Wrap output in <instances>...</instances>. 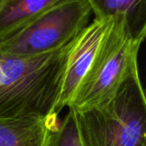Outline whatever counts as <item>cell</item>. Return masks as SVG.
Here are the masks:
<instances>
[{"mask_svg": "<svg viewBox=\"0 0 146 146\" xmlns=\"http://www.w3.org/2000/svg\"><path fill=\"white\" fill-rule=\"evenodd\" d=\"M74 40L36 57L0 55V119L56 115L61 79Z\"/></svg>", "mask_w": 146, "mask_h": 146, "instance_id": "6da1fadb", "label": "cell"}, {"mask_svg": "<svg viewBox=\"0 0 146 146\" xmlns=\"http://www.w3.org/2000/svg\"><path fill=\"white\" fill-rule=\"evenodd\" d=\"M74 111L82 146H146V98L139 71L108 101Z\"/></svg>", "mask_w": 146, "mask_h": 146, "instance_id": "7a4b0ae2", "label": "cell"}, {"mask_svg": "<svg viewBox=\"0 0 146 146\" xmlns=\"http://www.w3.org/2000/svg\"><path fill=\"white\" fill-rule=\"evenodd\" d=\"M110 19L95 63L70 106L73 109H87L108 101L129 76L139 71L138 54L143 41L132 38L122 19Z\"/></svg>", "mask_w": 146, "mask_h": 146, "instance_id": "3957f363", "label": "cell"}, {"mask_svg": "<svg viewBox=\"0 0 146 146\" xmlns=\"http://www.w3.org/2000/svg\"><path fill=\"white\" fill-rule=\"evenodd\" d=\"M89 0H58L17 34L0 42V55L36 57L63 48L89 24Z\"/></svg>", "mask_w": 146, "mask_h": 146, "instance_id": "277c9868", "label": "cell"}, {"mask_svg": "<svg viewBox=\"0 0 146 146\" xmlns=\"http://www.w3.org/2000/svg\"><path fill=\"white\" fill-rule=\"evenodd\" d=\"M110 22V18L94 17L75 38L63 71L54 114L59 115L65 107H70L73 103L95 63Z\"/></svg>", "mask_w": 146, "mask_h": 146, "instance_id": "5b68a950", "label": "cell"}, {"mask_svg": "<svg viewBox=\"0 0 146 146\" xmlns=\"http://www.w3.org/2000/svg\"><path fill=\"white\" fill-rule=\"evenodd\" d=\"M59 122L58 115L0 119V146H48L51 134Z\"/></svg>", "mask_w": 146, "mask_h": 146, "instance_id": "8992f818", "label": "cell"}, {"mask_svg": "<svg viewBox=\"0 0 146 146\" xmlns=\"http://www.w3.org/2000/svg\"><path fill=\"white\" fill-rule=\"evenodd\" d=\"M58 0H0V42L14 36Z\"/></svg>", "mask_w": 146, "mask_h": 146, "instance_id": "52a82bcc", "label": "cell"}, {"mask_svg": "<svg viewBox=\"0 0 146 146\" xmlns=\"http://www.w3.org/2000/svg\"><path fill=\"white\" fill-rule=\"evenodd\" d=\"M89 1L94 17L122 19L132 38L144 41L146 36V0Z\"/></svg>", "mask_w": 146, "mask_h": 146, "instance_id": "ba28073f", "label": "cell"}, {"mask_svg": "<svg viewBox=\"0 0 146 146\" xmlns=\"http://www.w3.org/2000/svg\"><path fill=\"white\" fill-rule=\"evenodd\" d=\"M48 146H82L73 108H68L67 114L52 132Z\"/></svg>", "mask_w": 146, "mask_h": 146, "instance_id": "9c48e42d", "label": "cell"}]
</instances>
